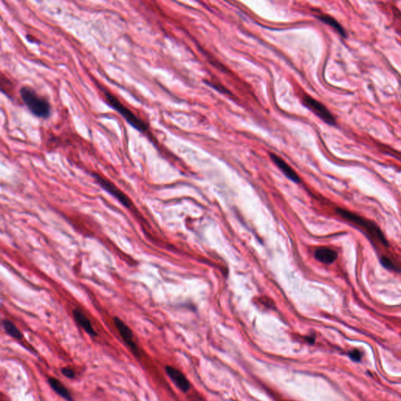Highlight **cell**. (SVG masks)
I'll return each mask as SVG.
<instances>
[{
    "label": "cell",
    "instance_id": "obj_1",
    "mask_svg": "<svg viewBox=\"0 0 401 401\" xmlns=\"http://www.w3.org/2000/svg\"><path fill=\"white\" fill-rule=\"evenodd\" d=\"M336 212L343 219L364 229V231L367 234L369 235L371 240H376L377 243H380L385 247L389 246V243L385 238V235L375 222H373L367 218L363 217L358 214L350 212L347 209H342V208H337Z\"/></svg>",
    "mask_w": 401,
    "mask_h": 401
},
{
    "label": "cell",
    "instance_id": "obj_2",
    "mask_svg": "<svg viewBox=\"0 0 401 401\" xmlns=\"http://www.w3.org/2000/svg\"><path fill=\"white\" fill-rule=\"evenodd\" d=\"M20 96L31 113L40 119H48L51 115V106L49 101L39 95L33 88L22 87Z\"/></svg>",
    "mask_w": 401,
    "mask_h": 401
},
{
    "label": "cell",
    "instance_id": "obj_3",
    "mask_svg": "<svg viewBox=\"0 0 401 401\" xmlns=\"http://www.w3.org/2000/svg\"><path fill=\"white\" fill-rule=\"evenodd\" d=\"M103 91H104V94H105L108 105L112 107L117 112H119V114H120L123 117L125 120L129 125L133 126L134 129L140 131V133H144L148 130V125L144 121L142 120L140 117L135 115L129 108L122 105V102L119 101L118 98H115L113 94L108 92L106 90H103Z\"/></svg>",
    "mask_w": 401,
    "mask_h": 401
},
{
    "label": "cell",
    "instance_id": "obj_4",
    "mask_svg": "<svg viewBox=\"0 0 401 401\" xmlns=\"http://www.w3.org/2000/svg\"><path fill=\"white\" fill-rule=\"evenodd\" d=\"M302 101H303L304 105L307 107L324 122L329 124L330 126L336 125V120L334 115L331 113L330 111L320 101H318L317 100L308 95H304Z\"/></svg>",
    "mask_w": 401,
    "mask_h": 401
},
{
    "label": "cell",
    "instance_id": "obj_5",
    "mask_svg": "<svg viewBox=\"0 0 401 401\" xmlns=\"http://www.w3.org/2000/svg\"><path fill=\"white\" fill-rule=\"evenodd\" d=\"M93 177H94L95 181L101 186L103 189L105 190L107 192L109 193L110 195L116 198L126 208H128V209L130 208L131 205H132L130 200L128 198V197L121 190L117 188L115 184L108 181V179L104 178L102 176L95 174V173L93 174Z\"/></svg>",
    "mask_w": 401,
    "mask_h": 401
},
{
    "label": "cell",
    "instance_id": "obj_6",
    "mask_svg": "<svg viewBox=\"0 0 401 401\" xmlns=\"http://www.w3.org/2000/svg\"><path fill=\"white\" fill-rule=\"evenodd\" d=\"M113 320L115 327L119 332L124 343L127 345L135 355L139 356L137 345L135 343L134 336H133V332L131 330L130 328L119 317L115 316Z\"/></svg>",
    "mask_w": 401,
    "mask_h": 401
},
{
    "label": "cell",
    "instance_id": "obj_7",
    "mask_svg": "<svg viewBox=\"0 0 401 401\" xmlns=\"http://www.w3.org/2000/svg\"><path fill=\"white\" fill-rule=\"evenodd\" d=\"M165 370H166V372H167L169 378L174 382L179 389H181L184 392L189 391L190 388H191V383L182 371L174 367H172V366H167L165 368Z\"/></svg>",
    "mask_w": 401,
    "mask_h": 401
},
{
    "label": "cell",
    "instance_id": "obj_8",
    "mask_svg": "<svg viewBox=\"0 0 401 401\" xmlns=\"http://www.w3.org/2000/svg\"><path fill=\"white\" fill-rule=\"evenodd\" d=\"M271 157L272 159V161L275 163L276 166L281 170L283 174H285L289 180L295 183L300 182V178H299V175L295 173V170L290 167L286 162L284 161L279 156L275 154H272V153L271 154Z\"/></svg>",
    "mask_w": 401,
    "mask_h": 401
},
{
    "label": "cell",
    "instance_id": "obj_9",
    "mask_svg": "<svg viewBox=\"0 0 401 401\" xmlns=\"http://www.w3.org/2000/svg\"><path fill=\"white\" fill-rule=\"evenodd\" d=\"M72 313L75 322L78 323V326H81L84 329L87 334L91 336H98V333H96V331L94 330L91 320L81 309H73Z\"/></svg>",
    "mask_w": 401,
    "mask_h": 401
},
{
    "label": "cell",
    "instance_id": "obj_10",
    "mask_svg": "<svg viewBox=\"0 0 401 401\" xmlns=\"http://www.w3.org/2000/svg\"><path fill=\"white\" fill-rule=\"evenodd\" d=\"M314 257L318 261L322 262L323 264H331L334 263L337 259L338 254L335 250L330 248H318L314 253Z\"/></svg>",
    "mask_w": 401,
    "mask_h": 401
},
{
    "label": "cell",
    "instance_id": "obj_11",
    "mask_svg": "<svg viewBox=\"0 0 401 401\" xmlns=\"http://www.w3.org/2000/svg\"><path fill=\"white\" fill-rule=\"evenodd\" d=\"M48 383L50 385L52 389L62 398H64L67 401L74 400L70 391L67 389V387L64 384L60 382V380L54 378V377H50L48 378Z\"/></svg>",
    "mask_w": 401,
    "mask_h": 401
},
{
    "label": "cell",
    "instance_id": "obj_12",
    "mask_svg": "<svg viewBox=\"0 0 401 401\" xmlns=\"http://www.w3.org/2000/svg\"><path fill=\"white\" fill-rule=\"evenodd\" d=\"M317 18L320 20V22L332 27L336 32L340 34L342 37H347V32L345 30L344 28L340 25V22H338L337 20L335 19L333 17L327 15H322L320 16H317Z\"/></svg>",
    "mask_w": 401,
    "mask_h": 401
},
{
    "label": "cell",
    "instance_id": "obj_13",
    "mask_svg": "<svg viewBox=\"0 0 401 401\" xmlns=\"http://www.w3.org/2000/svg\"><path fill=\"white\" fill-rule=\"evenodd\" d=\"M3 327H4L6 333L8 336L15 338V340H21L23 339V334L22 332L11 320L4 319L3 320Z\"/></svg>",
    "mask_w": 401,
    "mask_h": 401
},
{
    "label": "cell",
    "instance_id": "obj_14",
    "mask_svg": "<svg viewBox=\"0 0 401 401\" xmlns=\"http://www.w3.org/2000/svg\"><path fill=\"white\" fill-rule=\"evenodd\" d=\"M381 264L385 268L388 269L389 271H395V272L401 273V267L395 264L389 257L382 256L380 259Z\"/></svg>",
    "mask_w": 401,
    "mask_h": 401
},
{
    "label": "cell",
    "instance_id": "obj_15",
    "mask_svg": "<svg viewBox=\"0 0 401 401\" xmlns=\"http://www.w3.org/2000/svg\"><path fill=\"white\" fill-rule=\"evenodd\" d=\"M349 357H350L352 361L359 362V361H361V358H362V353L358 350H352L349 353Z\"/></svg>",
    "mask_w": 401,
    "mask_h": 401
},
{
    "label": "cell",
    "instance_id": "obj_16",
    "mask_svg": "<svg viewBox=\"0 0 401 401\" xmlns=\"http://www.w3.org/2000/svg\"><path fill=\"white\" fill-rule=\"evenodd\" d=\"M60 371L66 378H69V379H74L75 378V372L71 368L65 367V368H61V371Z\"/></svg>",
    "mask_w": 401,
    "mask_h": 401
}]
</instances>
